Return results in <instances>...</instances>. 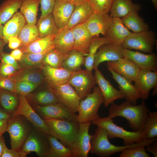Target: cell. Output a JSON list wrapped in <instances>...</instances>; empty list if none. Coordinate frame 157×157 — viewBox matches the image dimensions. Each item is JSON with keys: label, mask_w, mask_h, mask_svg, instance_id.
<instances>
[{"label": "cell", "mask_w": 157, "mask_h": 157, "mask_svg": "<svg viewBox=\"0 0 157 157\" xmlns=\"http://www.w3.org/2000/svg\"><path fill=\"white\" fill-rule=\"evenodd\" d=\"M8 47L11 49H15L20 46L21 42L18 37H10L8 40Z\"/></svg>", "instance_id": "cell-52"}, {"label": "cell", "mask_w": 157, "mask_h": 157, "mask_svg": "<svg viewBox=\"0 0 157 157\" xmlns=\"http://www.w3.org/2000/svg\"><path fill=\"white\" fill-rule=\"evenodd\" d=\"M112 75V77L119 85V90L124 98L134 105H137L138 100L141 98V94L135 85L127 79L112 69L107 68Z\"/></svg>", "instance_id": "cell-22"}, {"label": "cell", "mask_w": 157, "mask_h": 157, "mask_svg": "<svg viewBox=\"0 0 157 157\" xmlns=\"http://www.w3.org/2000/svg\"><path fill=\"white\" fill-rule=\"evenodd\" d=\"M19 115L24 116L35 129L46 135H51L43 119L34 110L28 102L26 97L20 94L18 106L11 116Z\"/></svg>", "instance_id": "cell-9"}, {"label": "cell", "mask_w": 157, "mask_h": 157, "mask_svg": "<svg viewBox=\"0 0 157 157\" xmlns=\"http://www.w3.org/2000/svg\"><path fill=\"white\" fill-rule=\"evenodd\" d=\"M47 136L50 145L47 157H72L70 148L66 147L53 136L48 135Z\"/></svg>", "instance_id": "cell-38"}, {"label": "cell", "mask_w": 157, "mask_h": 157, "mask_svg": "<svg viewBox=\"0 0 157 157\" xmlns=\"http://www.w3.org/2000/svg\"><path fill=\"white\" fill-rule=\"evenodd\" d=\"M141 7L140 4L133 3L132 0H114L109 15L112 18H121L132 12H138Z\"/></svg>", "instance_id": "cell-29"}, {"label": "cell", "mask_w": 157, "mask_h": 157, "mask_svg": "<svg viewBox=\"0 0 157 157\" xmlns=\"http://www.w3.org/2000/svg\"><path fill=\"white\" fill-rule=\"evenodd\" d=\"M18 70L13 66L1 61L0 63V77L9 78L14 76Z\"/></svg>", "instance_id": "cell-47"}, {"label": "cell", "mask_w": 157, "mask_h": 157, "mask_svg": "<svg viewBox=\"0 0 157 157\" xmlns=\"http://www.w3.org/2000/svg\"><path fill=\"white\" fill-rule=\"evenodd\" d=\"M33 127L32 124L23 116H11L8 121L6 131L10 136L11 149L20 151Z\"/></svg>", "instance_id": "cell-6"}, {"label": "cell", "mask_w": 157, "mask_h": 157, "mask_svg": "<svg viewBox=\"0 0 157 157\" xmlns=\"http://www.w3.org/2000/svg\"><path fill=\"white\" fill-rule=\"evenodd\" d=\"M50 50L40 53H23L22 58L19 61L23 68H34L37 66L41 69L42 67L41 64L42 60Z\"/></svg>", "instance_id": "cell-42"}, {"label": "cell", "mask_w": 157, "mask_h": 157, "mask_svg": "<svg viewBox=\"0 0 157 157\" xmlns=\"http://www.w3.org/2000/svg\"><path fill=\"white\" fill-rule=\"evenodd\" d=\"M49 149L47 135L33 127L21 150L27 154L31 152H35L39 157H47Z\"/></svg>", "instance_id": "cell-8"}, {"label": "cell", "mask_w": 157, "mask_h": 157, "mask_svg": "<svg viewBox=\"0 0 157 157\" xmlns=\"http://www.w3.org/2000/svg\"><path fill=\"white\" fill-rule=\"evenodd\" d=\"M51 88L59 102L73 112H78L81 99L71 85L66 83Z\"/></svg>", "instance_id": "cell-13"}, {"label": "cell", "mask_w": 157, "mask_h": 157, "mask_svg": "<svg viewBox=\"0 0 157 157\" xmlns=\"http://www.w3.org/2000/svg\"><path fill=\"white\" fill-rule=\"evenodd\" d=\"M75 6L63 0H56L52 14L58 29L67 26Z\"/></svg>", "instance_id": "cell-21"}, {"label": "cell", "mask_w": 157, "mask_h": 157, "mask_svg": "<svg viewBox=\"0 0 157 157\" xmlns=\"http://www.w3.org/2000/svg\"><path fill=\"white\" fill-rule=\"evenodd\" d=\"M15 93L0 89V104L1 108L11 116L17 108L19 103V97H18Z\"/></svg>", "instance_id": "cell-35"}, {"label": "cell", "mask_w": 157, "mask_h": 157, "mask_svg": "<svg viewBox=\"0 0 157 157\" xmlns=\"http://www.w3.org/2000/svg\"><path fill=\"white\" fill-rule=\"evenodd\" d=\"M110 43L105 37L94 36L89 48L88 53L85 58L84 65L86 69L92 71L94 69L93 63L95 56L99 47L102 45Z\"/></svg>", "instance_id": "cell-39"}, {"label": "cell", "mask_w": 157, "mask_h": 157, "mask_svg": "<svg viewBox=\"0 0 157 157\" xmlns=\"http://www.w3.org/2000/svg\"><path fill=\"white\" fill-rule=\"evenodd\" d=\"M67 83L74 88L81 100L90 93L96 83L92 71L86 69L73 72Z\"/></svg>", "instance_id": "cell-10"}, {"label": "cell", "mask_w": 157, "mask_h": 157, "mask_svg": "<svg viewBox=\"0 0 157 157\" xmlns=\"http://www.w3.org/2000/svg\"><path fill=\"white\" fill-rule=\"evenodd\" d=\"M39 38L55 35L58 29L56 25L52 13L42 19L40 18L36 25Z\"/></svg>", "instance_id": "cell-36"}, {"label": "cell", "mask_w": 157, "mask_h": 157, "mask_svg": "<svg viewBox=\"0 0 157 157\" xmlns=\"http://www.w3.org/2000/svg\"><path fill=\"white\" fill-rule=\"evenodd\" d=\"M144 145L126 148L121 152L120 157H150L151 155L146 152Z\"/></svg>", "instance_id": "cell-45"}, {"label": "cell", "mask_w": 157, "mask_h": 157, "mask_svg": "<svg viewBox=\"0 0 157 157\" xmlns=\"http://www.w3.org/2000/svg\"><path fill=\"white\" fill-rule=\"evenodd\" d=\"M10 55L16 60L20 61L22 58L23 53L20 49H16L12 51Z\"/></svg>", "instance_id": "cell-54"}, {"label": "cell", "mask_w": 157, "mask_h": 157, "mask_svg": "<svg viewBox=\"0 0 157 157\" xmlns=\"http://www.w3.org/2000/svg\"><path fill=\"white\" fill-rule=\"evenodd\" d=\"M155 9H157V0H151Z\"/></svg>", "instance_id": "cell-61"}, {"label": "cell", "mask_w": 157, "mask_h": 157, "mask_svg": "<svg viewBox=\"0 0 157 157\" xmlns=\"http://www.w3.org/2000/svg\"><path fill=\"white\" fill-rule=\"evenodd\" d=\"M156 38L154 32L149 30L137 33L131 32L121 45L124 49L150 53L153 52Z\"/></svg>", "instance_id": "cell-7"}, {"label": "cell", "mask_w": 157, "mask_h": 157, "mask_svg": "<svg viewBox=\"0 0 157 157\" xmlns=\"http://www.w3.org/2000/svg\"><path fill=\"white\" fill-rule=\"evenodd\" d=\"M131 32L125 27L120 18L113 17L111 24L104 37L110 44L122 45Z\"/></svg>", "instance_id": "cell-23"}, {"label": "cell", "mask_w": 157, "mask_h": 157, "mask_svg": "<svg viewBox=\"0 0 157 157\" xmlns=\"http://www.w3.org/2000/svg\"><path fill=\"white\" fill-rule=\"evenodd\" d=\"M32 107L43 119L51 118L78 122L77 115L75 113L60 102L44 106Z\"/></svg>", "instance_id": "cell-12"}, {"label": "cell", "mask_w": 157, "mask_h": 157, "mask_svg": "<svg viewBox=\"0 0 157 157\" xmlns=\"http://www.w3.org/2000/svg\"><path fill=\"white\" fill-rule=\"evenodd\" d=\"M94 76L96 84L100 89L104 99V103L105 107L117 99L124 98L119 90L115 88L110 81L105 79L98 68L94 69Z\"/></svg>", "instance_id": "cell-16"}, {"label": "cell", "mask_w": 157, "mask_h": 157, "mask_svg": "<svg viewBox=\"0 0 157 157\" xmlns=\"http://www.w3.org/2000/svg\"><path fill=\"white\" fill-rule=\"evenodd\" d=\"M72 3L75 6L80 4L88 1V0H63Z\"/></svg>", "instance_id": "cell-57"}, {"label": "cell", "mask_w": 157, "mask_h": 157, "mask_svg": "<svg viewBox=\"0 0 157 157\" xmlns=\"http://www.w3.org/2000/svg\"><path fill=\"white\" fill-rule=\"evenodd\" d=\"M114 0H88L94 12L108 13Z\"/></svg>", "instance_id": "cell-44"}, {"label": "cell", "mask_w": 157, "mask_h": 157, "mask_svg": "<svg viewBox=\"0 0 157 157\" xmlns=\"http://www.w3.org/2000/svg\"><path fill=\"white\" fill-rule=\"evenodd\" d=\"M3 26L0 22V40L3 39Z\"/></svg>", "instance_id": "cell-60"}, {"label": "cell", "mask_w": 157, "mask_h": 157, "mask_svg": "<svg viewBox=\"0 0 157 157\" xmlns=\"http://www.w3.org/2000/svg\"><path fill=\"white\" fill-rule=\"evenodd\" d=\"M71 30L74 40L73 49L80 51L84 56H87L89 46L94 37L90 33L84 23L74 26Z\"/></svg>", "instance_id": "cell-24"}, {"label": "cell", "mask_w": 157, "mask_h": 157, "mask_svg": "<svg viewBox=\"0 0 157 157\" xmlns=\"http://www.w3.org/2000/svg\"><path fill=\"white\" fill-rule=\"evenodd\" d=\"M67 54L62 53L54 48L44 56L42 61V66L47 65L55 68H61Z\"/></svg>", "instance_id": "cell-41"}, {"label": "cell", "mask_w": 157, "mask_h": 157, "mask_svg": "<svg viewBox=\"0 0 157 157\" xmlns=\"http://www.w3.org/2000/svg\"><path fill=\"white\" fill-rule=\"evenodd\" d=\"M55 35L43 38H39L27 46L20 49L23 53H40L49 51L54 48Z\"/></svg>", "instance_id": "cell-32"}, {"label": "cell", "mask_w": 157, "mask_h": 157, "mask_svg": "<svg viewBox=\"0 0 157 157\" xmlns=\"http://www.w3.org/2000/svg\"><path fill=\"white\" fill-rule=\"evenodd\" d=\"M79 123L78 132L70 148L72 157H87L91 148L92 135L89 134V131L91 123L88 122Z\"/></svg>", "instance_id": "cell-11"}, {"label": "cell", "mask_w": 157, "mask_h": 157, "mask_svg": "<svg viewBox=\"0 0 157 157\" xmlns=\"http://www.w3.org/2000/svg\"><path fill=\"white\" fill-rule=\"evenodd\" d=\"M94 13L88 1L75 6L66 26L72 29L85 23Z\"/></svg>", "instance_id": "cell-28"}, {"label": "cell", "mask_w": 157, "mask_h": 157, "mask_svg": "<svg viewBox=\"0 0 157 157\" xmlns=\"http://www.w3.org/2000/svg\"><path fill=\"white\" fill-rule=\"evenodd\" d=\"M124 49L121 45L108 43L101 46L96 53L93 63L94 69L98 68L99 65L104 61H113L123 58Z\"/></svg>", "instance_id": "cell-19"}, {"label": "cell", "mask_w": 157, "mask_h": 157, "mask_svg": "<svg viewBox=\"0 0 157 157\" xmlns=\"http://www.w3.org/2000/svg\"><path fill=\"white\" fill-rule=\"evenodd\" d=\"M134 82L135 86L141 94V99L147 100L151 90L157 89V71L140 69Z\"/></svg>", "instance_id": "cell-17"}, {"label": "cell", "mask_w": 157, "mask_h": 157, "mask_svg": "<svg viewBox=\"0 0 157 157\" xmlns=\"http://www.w3.org/2000/svg\"><path fill=\"white\" fill-rule=\"evenodd\" d=\"M1 61L13 66L17 70L20 69V66L16 60L9 54L3 52L2 55Z\"/></svg>", "instance_id": "cell-51"}, {"label": "cell", "mask_w": 157, "mask_h": 157, "mask_svg": "<svg viewBox=\"0 0 157 157\" xmlns=\"http://www.w3.org/2000/svg\"><path fill=\"white\" fill-rule=\"evenodd\" d=\"M28 154L21 150L16 151L12 149H9L5 145L1 157H26Z\"/></svg>", "instance_id": "cell-50"}, {"label": "cell", "mask_w": 157, "mask_h": 157, "mask_svg": "<svg viewBox=\"0 0 157 157\" xmlns=\"http://www.w3.org/2000/svg\"><path fill=\"white\" fill-rule=\"evenodd\" d=\"M156 140V138L146 139L141 142L131 145L116 146L109 141L106 130L97 126L94 133L92 136L90 152L100 157H108L115 153L121 152L126 148L141 145L146 147Z\"/></svg>", "instance_id": "cell-2"}, {"label": "cell", "mask_w": 157, "mask_h": 157, "mask_svg": "<svg viewBox=\"0 0 157 157\" xmlns=\"http://www.w3.org/2000/svg\"><path fill=\"white\" fill-rule=\"evenodd\" d=\"M149 112L144 100L139 105L126 101L119 105L114 102L111 104L108 116L112 119L117 117L125 118L133 131L143 132Z\"/></svg>", "instance_id": "cell-1"}, {"label": "cell", "mask_w": 157, "mask_h": 157, "mask_svg": "<svg viewBox=\"0 0 157 157\" xmlns=\"http://www.w3.org/2000/svg\"><path fill=\"white\" fill-rule=\"evenodd\" d=\"M6 145L4 138L3 136L0 135V157H1L2 153Z\"/></svg>", "instance_id": "cell-58"}, {"label": "cell", "mask_w": 157, "mask_h": 157, "mask_svg": "<svg viewBox=\"0 0 157 157\" xmlns=\"http://www.w3.org/2000/svg\"><path fill=\"white\" fill-rule=\"evenodd\" d=\"M48 85L46 88L27 95L28 97L26 98L29 103L34 105L32 107L44 106L59 102L52 88Z\"/></svg>", "instance_id": "cell-27"}, {"label": "cell", "mask_w": 157, "mask_h": 157, "mask_svg": "<svg viewBox=\"0 0 157 157\" xmlns=\"http://www.w3.org/2000/svg\"><path fill=\"white\" fill-rule=\"evenodd\" d=\"M8 119L0 120V135L6 131V129Z\"/></svg>", "instance_id": "cell-55"}, {"label": "cell", "mask_w": 157, "mask_h": 157, "mask_svg": "<svg viewBox=\"0 0 157 157\" xmlns=\"http://www.w3.org/2000/svg\"><path fill=\"white\" fill-rule=\"evenodd\" d=\"M56 0H40L41 11L40 18L44 17L51 13Z\"/></svg>", "instance_id": "cell-48"}, {"label": "cell", "mask_w": 157, "mask_h": 157, "mask_svg": "<svg viewBox=\"0 0 157 157\" xmlns=\"http://www.w3.org/2000/svg\"><path fill=\"white\" fill-rule=\"evenodd\" d=\"M121 19L125 27L133 33H137L149 30V25L139 15L138 12H132Z\"/></svg>", "instance_id": "cell-31"}, {"label": "cell", "mask_w": 157, "mask_h": 157, "mask_svg": "<svg viewBox=\"0 0 157 157\" xmlns=\"http://www.w3.org/2000/svg\"><path fill=\"white\" fill-rule=\"evenodd\" d=\"M11 116L8 113L0 107V120L8 119Z\"/></svg>", "instance_id": "cell-56"}, {"label": "cell", "mask_w": 157, "mask_h": 157, "mask_svg": "<svg viewBox=\"0 0 157 157\" xmlns=\"http://www.w3.org/2000/svg\"><path fill=\"white\" fill-rule=\"evenodd\" d=\"M41 69L45 81L51 87L67 83L73 73L62 67L55 68L43 65Z\"/></svg>", "instance_id": "cell-20"}, {"label": "cell", "mask_w": 157, "mask_h": 157, "mask_svg": "<svg viewBox=\"0 0 157 157\" xmlns=\"http://www.w3.org/2000/svg\"><path fill=\"white\" fill-rule=\"evenodd\" d=\"M22 0H5L0 5V22L4 24L20 8Z\"/></svg>", "instance_id": "cell-37"}, {"label": "cell", "mask_w": 157, "mask_h": 157, "mask_svg": "<svg viewBox=\"0 0 157 157\" xmlns=\"http://www.w3.org/2000/svg\"><path fill=\"white\" fill-rule=\"evenodd\" d=\"M107 68L110 69L129 81L134 82L140 69L132 60L126 57L115 61H108Z\"/></svg>", "instance_id": "cell-14"}, {"label": "cell", "mask_w": 157, "mask_h": 157, "mask_svg": "<svg viewBox=\"0 0 157 157\" xmlns=\"http://www.w3.org/2000/svg\"><path fill=\"white\" fill-rule=\"evenodd\" d=\"M93 92L88 94L80 102L77 115L79 123L91 122L99 117L98 110L104 102V99L98 86H95Z\"/></svg>", "instance_id": "cell-5"}, {"label": "cell", "mask_w": 157, "mask_h": 157, "mask_svg": "<svg viewBox=\"0 0 157 157\" xmlns=\"http://www.w3.org/2000/svg\"><path fill=\"white\" fill-rule=\"evenodd\" d=\"M6 44L3 41V40H0V60L1 58L3 52V48Z\"/></svg>", "instance_id": "cell-59"}, {"label": "cell", "mask_w": 157, "mask_h": 157, "mask_svg": "<svg viewBox=\"0 0 157 157\" xmlns=\"http://www.w3.org/2000/svg\"><path fill=\"white\" fill-rule=\"evenodd\" d=\"M91 123L105 129L108 138H119L122 139L124 145H131L142 142L147 139L143 131H129L115 124L112 118L108 116L104 118L99 117L92 121Z\"/></svg>", "instance_id": "cell-3"}, {"label": "cell", "mask_w": 157, "mask_h": 157, "mask_svg": "<svg viewBox=\"0 0 157 157\" xmlns=\"http://www.w3.org/2000/svg\"><path fill=\"white\" fill-rule=\"evenodd\" d=\"M74 42L71 29L65 26L58 29L54 38L55 48L62 53L67 54L73 49Z\"/></svg>", "instance_id": "cell-25"}, {"label": "cell", "mask_w": 157, "mask_h": 157, "mask_svg": "<svg viewBox=\"0 0 157 157\" xmlns=\"http://www.w3.org/2000/svg\"><path fill=\"white\" fill-rule=\"evenodd\" d=\"M146 147V151L151 153L155 157H157V142L156 141Z\"/></svg>", "instance_id": "cell-53"}, {"label": "cell", "mask_w": 157, "mask_h": 157, "mask_svg": "<svg viewBox=\"0 0 157 157\" xmlns=\"http://www.w3.org/2000/svg\"><path fill=\"white\" fill-rule=\"evenodd\" d=\"M18 38L21 42V49L29 45L39 38L36 24H26L24 26Z\"/></svg>", "instance_id": "cell-40"}, {"label": "cell", "mask_w": 157, "mask_h": 157, "mask_svg": "<svg viewBox=\"0 0 157 157\" xmlns=\"http://www.w3.org/2000/svg\"><path fill=\"white\" fill-rule=\"evenodd\" d=\"M143 132L146 138L153 139L157 136V112H149Z\"/></svg>", "instance_id": "cell-43"}, {"label": "cell", "mask_w": 157, "mask_h": 157, "mask_svg": "<svg viewBox=\"0 0 157 157\" xmlns=\"http://www.w3.org/2000/svg\"><path fill=\"white\" fill-rule=\"evenodd\" d=\"M40 0H22L20 8L26 24H35Z\"/></svg>", "instance_id": "cell-34"}, {"label": "cell", "mask_w": 157, "mask_h": 157, "mask_svg": "<svg viewBox=\"0 0 157 157\" xmlns=\"http://www.w3.org/2000/svg\"><path fill=\"white\" fill-rule=\"evenodd\" d=\"M15 92L26 97L38 85L31 82L22 81L15 83Z\"/></svg>", "instance_id": "cell-46"}, {"label": "cell", "mask_w": 157, "mask_h": 157, "mask_svg": "<svg viewBox=\"0 0 157 157\" xmlns=\"http://www.w3.org/2000/svg\"><path fill=\"white\" fill-rule=\"evenodd\" d=\"M26 20L20 12H16L3 26V40L6 43L12 37H18L26 24Z\"/></svg>", "instance_id": "cell-26"}, {"label": "cell", "mask_w": 157, "mask_h": 157, "mask_svg": "<svg viewBox=\"0 0 157 157\" xmlns=\"http://www.w3.org/2000/svg\"><path fill=\"white\" fill-rule=\"evenodd\" d=\"M108 13L94 12L84 24L92 37L106 35L112 21Z\"/></svg>", "instance_id": "cell-15"}, {"label": "cell", "mask_w": 157, "mask_h": 157, "mask_svg": "<svg viewBox=\"0 0 157 157\" xmlns=\"http://www.w3.org/2000/svg\"><path fill=\"white\" fill-rule=\"evenodd\" d=\"M43 119L51 135L59 140L66 147L70 148L78 132L79 122L51 118Z\"/></svg>", "instance_id": "cell-4"}, {"label": "cell", "mask_w": 157, "mask_h": 157, "mask_svg": "<svg viewBox=\"0 0 157 157\" xmlns=\"http://www.w3.org/2000/svg\"><path fill=\"white\" fill-rule=\"evenodd\" d=\"M84 56L80 51L73 49L67 53L62 67L72 72L80 71L82 70V65L84 64Z\"/></svg>", "instance_id": "cell-33"}, {"label": "cell", "mask_w": 157, "mask_h": 157, "mask_svg": "<svg viewBox=\"0 0 157 157\" xmlns=\"http://www.w3.org/2000/svg\"><path fill=\"white\" fill-rule=\"evenodd\" d=\"M123 55L124 57L128 58L133 61L140 69L157 71V56L154 53L145 54L124 49Z\"/></svg>", "instance_id": "cell-18"}, {"label": "cell", "mask_w": 157, "mask_h": 157, "mask_svg": "<svg viewBox=\"0 0 157 157\" xmlns=\"http://www.w3.org/2000/svg\"><path fill=\"white\" fill-rule=\"evenodd\" d=\"M33 68H23L20 69L13 76L9 78L15 83L26 81L38 85L45 81L41 69L35 70Z\"/></svg>", "instance_id": "cell-30"}, {"label": "cell", "mask_w": 157, "mask_h": 157, "mask_svg": "<svg viewBox=\"0 0 157 157\" xmlns=\"http://www.w3.org/2000/svg\"><path fill=\"white\" fill-rule=\"evenodd\" d=\"M0 89L16 92L15 82L10 78L0 77Z\"/></svg>", "instance_id": "cell-49"}]
</instances>
